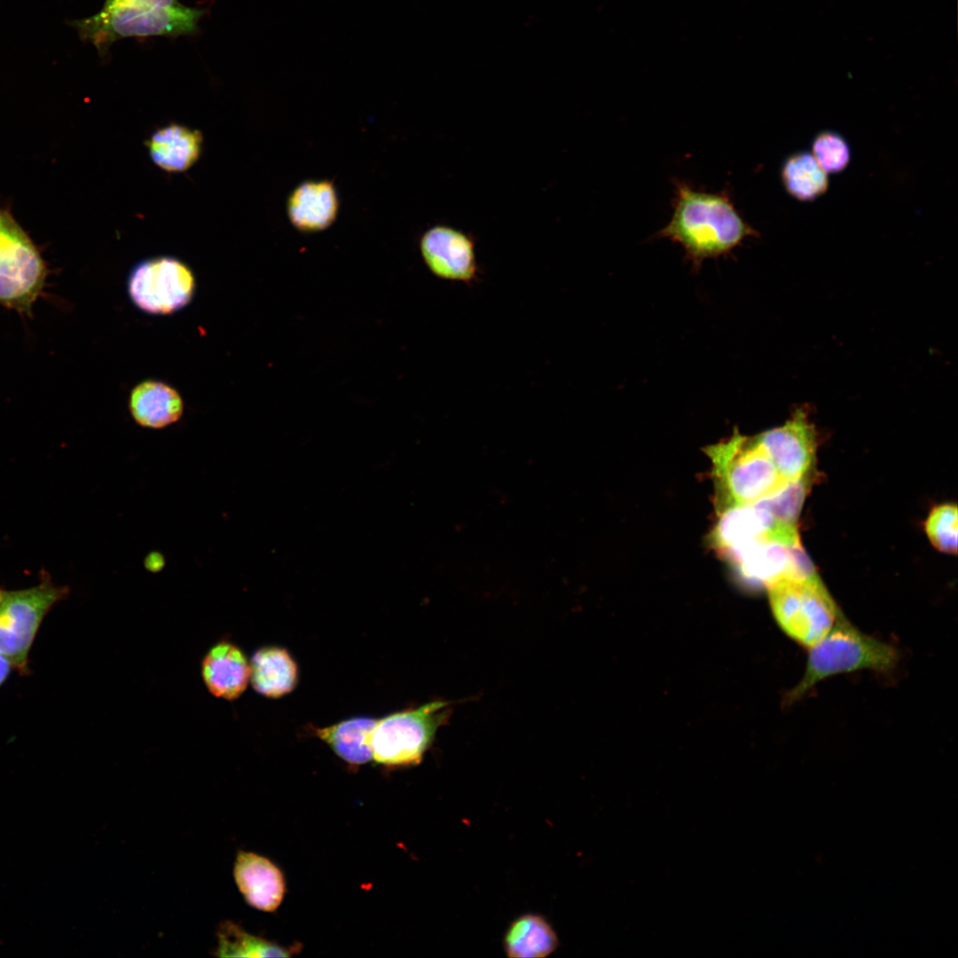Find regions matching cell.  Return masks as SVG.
<instances>
[{
  "instance_id": "18",
  "label": "cell",
  "mask_w": 958,
  "mask_h": 958,
  "mask_svg": "<svg viewBox=\"0 0 958 958\" xmlns=\"http://www.w3.org/2000/svg\"><path fill=\"white\" fill-rule=\"evenodd\" d=\"M249 667V681L263 696L282 697L297 685V664L284 648L267 646L259 648L251 657Z\"/></svg>"
},
{
  "instance_id": "25",
  "label": "cell",
  "mask_w": 958,
  "mask_h": 958,
  "mask_svg": "<svg viewBox=\"0 0 958 958\" xmlns=\"http://www.w3.org/2000/svg\"><path fill=\"white\" fill-rule=\"evenodd\" d=\"M807 480L789 482L782 489L757 502L770 512L777 520L796 525L806 491Z\"/></svg>"
},
{
  "instance_id": "12",
  "label": "cell",
  "mask_w": 958,
  "mask_h": 958,
  "mask_svg": "<svg viewBox=\"0 0 958 958\" xmlns=\"http://www.w3.org/2000/svg\"><path fill=\"white\" fill-rule=\"evenodd\" d=\"M711 538L720 554L766 538L800 544L796 525L777 520L757 503L722 509Z\"/></svg>"
},
{
  "instance_id": "17",
  "label": "cell",
  "mask_w": 958,
  "mask_h": 958,
  "mask_svg": "<svg viewBox=\"0 0 958 958\" xmlns=\"http://www.w3.org/2000/svg\"><path fill=\"white\" fill-rule=\"evenodd\" d=\"M129 408L138 425L162 428L180 419L184 403L179 393L171 386L160 381L147 380L131 391Z\"/></svg>"
},
{
  "instance_id": "16",
  "label": "cell",
  "mask_w": 958,
  "mask_h": 958,
  "mask_svg": "<svg viewBox=\"0 0 958 958\" xmlns=\"http://www.w3.org/2000/svg\"><path fill=\"white\" fill-rule=\"evenodd\" d=\"M208 690L216 697L235 700L246 690L250 667L244 653L230 641H221L206 654L201 664Z\"/></svg>"
},
{
  "instance_id": "27",
  "label": "cell",
  "mask_w": 958,
  "mask_h": 958,
  "mask_svg": "<svg viewBox=\"0 0 958 958\" xmlns=\"http://www.w3.org/2000/svg\"><path fill=\"white\" fill-rule=\"evenodd\" d=\"M106 1H121L134 4H142L158 7H177L182 5L178 0H106Z\"/></svg>"
},
{
  "instance_id": "20",
  "label": "cell",
  "mask_w": 958,
  "mask_h": 958,
  "mask_svg": "<svg viewBox=\"0 0 958 958\" xmlns=\"http://www.w3.org/2000/svg\"><path fill=\"white\" fill-rule=\"evenodd\" d=\"M373 718H352L325 727H313L318 738L342 759L362 765L373 759L372 734L377 723Z\"/></svg>"
},
{
  "instance_id": "6",
  "label": "cell",
  "mask_w": 958,
  "mask_h": 958,
  "mask_svg": "<svg viewBox=\"0 0 958 958\" xmlns=\"http://www.w3.org/2000/svg\"><path fill=\"white\" fill-rule=\"evenodd\" d=\"M767 591L781 631L808 648L831 630L842 614L818 574L805 580L783 578Z\"/></svg>"
},
{
  "instance_id": "23",
  "label": "cell",
  "mask_w": 958,
  "mask_h": 958,
  "mask_svg": "<svg viewBox=\"0 0 958 958\" xmlns=\"http://www.w3.org/2000/svg\"><path fill=\"white\" fill-rule=\"evenodd\" d=\"M219 957H288L289 950L246 932L231 921L222 922L216 931Z\"/></svg>"
},
{
  "instance_id": "11",
  "label": "cell",
  "mask_w": 958,
  "mask_h": 958,
  "mask_svg": "<svg viewBox=\"0 0 958 958\" xmlns=\"http://www.w3.org/2000/svg\"><path fill=\"white\" fill-rule=\"evenodd\" d=\"M419 248L427 268L435 277L467 286L480 280L482 271L471 234L436 224L421 235Z\"/></svg>"
},
{
  "instance_id": "15",
  "label": "cell",
  "mask_w": 958,
  "mask_h": 958,
  "mask_svg": "<svg viewBox=\"0 0 958 958\" xmlns=\"http://www.w3.org/2000/svg\"><path fill=\"white\" fill-rule=\"evenodd\" d=\"M339 199L330 180H308L299 184L287 200L291 224L302 232L326 230L335 221Z\"/></svg>"
},
{
  "instance_id": "8",
  "label": "cell",
  "mask_w": 958,
  "mask_h": 958,
  "mask_svg": "<svg viewBox=\"0 0 958 958\" xmlns=\"http://www.w3.org/2000/svg\"><path fill=\"white\" fill-rule=\"evenodd\" d=\"M449 704L432 701L378 719L371 738L373 759L388 766L418 765L449 718Z\"/></svg>"
},
{
  "instance_id": "21",
  "label": "cell",
  "mask_w": 958,
  "mask_h": 958,
  "mask_svg": "<svg viewBox=\"0 0 958 958\" xmlns=\"http://www.w3.org/2000/svg\"><path fill=\"white\" fill-rule=\"evenodd\" d=\"M558 938L549 923L540 915L525 914L509 925L504 948L511 958H542L554 952Z\"/></svg>"
},
{
  "instance_id": "14",
  "label": "cell",
  "mask_w": 958,
  "mask_h": 958,
  "mask_svg": "<svg viewBox=\"0 0 958 958\" xmlns=\"http://www.w3.org/2000/svg\"><path fill=\"white\" fill-rule=\"evenodd\" d=\"M235 883L247 903L273 912L281 904L286 884L281 870L267 858L240 851L233 868Z\"/></svg>"
},
{
  "instance_id": "1",
  "label": "cell",
  "mask_w": 958,
  "mask_h": 958,
  "mask_svg": "<svg viewBox=\"0 0 958 958\" xmlns=\"http://www.w3.org/2000/svg\"><path fill=\"white\" fill-rule=\"evenodd\" d=\"M672 215L657 236L679 244L695 268L709 258L729 255L758 232L735 208L728 193L695 189L674 180Z\"/></svg>"
},
{
  "instance_id": "19",
  "label": "cell",
  "mask_w": 958,
  "mask_h": 958,
  "mask_svg": "<svg viewBox=\"0 0 958 958\" xmlns=\"http://www.w3.org/2000/svg\"><path fill=\"white\" fill-rule=\"evenodd\" d=\"M201 144L198 130L174 123L157 130L147 142L153 161L169 172L188 169L198 160Z\"/></svg>"
},
{
  "instance_id": "9",
  "label": "cell",
  "mask_w": 958,
  "mask_h": 958,
  "mask_svg": "<svg viewBox=\"0 0 958 958\" xmlns=\"http://www.w3.org/2000/svg\"><path fill=\"white\" fill-rule=\"evenodd\" d=\"M191 269L171 256L146 259L137 264L128 280L129 295L141 310L155 315L175 312L187 305L194 293Z\"/></svg>"
},
{
  "instance_id": "28",
  "label": "cell",
  "mask_w": 958,
  "mask_h": 958,
  "mask_svg": "<svg viewBox=\"0 0 958 958\" xmlns=\"http://www.w3.org/2000/svg\"><path fill=\"white\" fill-rule=\"evenodd\" d=\"M12 665L10 661L0 653V687L8 679Z\"/></svg>"
},
{
  "instance_id": "4",
  "label": "cell",
  "mask_w": 958,
  "mask_h": 958,
  "mask_svg": "<svg viewBox=\"0 0 958 958\" xmlns=\"http://www.w3.org/2000/svg\"><path fill=\"white\" fill-rule=\"evenodd\" d=\"M721 495L722 509L750 505L782 489L789 482L754 439L739 433L709 448Z\"/></svg>"
},
{
  "instance_id": "2",
  "label": "cell",
  "mask_w": 958,
  "mask_h": 958,
  "mask_svg": "<svg viewBox=\"0 0 958 958\" xmlns=\"http://www.w3.org/2000/svg\"><path fill=\"white\" fill-rule=\"evenodd\" d=\"M205 9L158 7L121 1H105L98 13L78 20L74 27L85 42L104 56L115 41L125 37L178 36L193 34Z\"/></svg>"
},
{
  "instance_id": "26",
  "label": "cell",
  "mask_w": 958,
  "mask_h": 958,
  "mask_svg": "<svg viewBox=\"0 0 958 958\" xmlns=\"http://www.w3.org/2000/svg\"><path fill=\"white\" fill-rule=\"evenodd\" d=\"M957 526L956 506L945 504L931 510L925 522V530L932 545L939 551L955 554Z\"/></svg>"
},
{
  "instance_id": "10",
  "label": "cell",
  "mask_w": 958,
  "mask_h": 958,
  "mask_svg": "<svg viewBox=\"0 0 958 958\" xmlns=\"http://www.w3.org/2000/svg\"><path fill=\"white\" fill-rule=\"evenodd\" d=\"M740 580L753 588L769 587L783 578L801 580L806 554L801 545L762 539L721 554Z\"/></svg>"
},
{
  "instance_id": "13",
  "label": "cell",
  "mask_w": 958,
  "mask_h": 958,
  "mask_svg": "<svg viewBox=\"0 0 958 958\" xmlns=\"http://www.w3.org/2000/svg\"><path fill=\"white\" fill-rule=\"evenodd\" d=\"M755 439L789 483L807 475L814 461L816 432L802 408L796 410L782 426Z\"/></svg>"
},
{
  "instance_id": "22",
  "label": "cell",
  "mask_w": 958,
  "mask_h": 958,
  "mask_svg": "<svg viewBox=\"0 0 958 958\" xmlns=\"http://www.w3.org/2000/svg\"><path fill=\"white\" fill-rule=\"evenodd\" d=\"M781 180L786 192L800 201H812L828 190V173L812 153L796 152L789 155L781 167Z\"/></svg>"
},
{
  "instance_id": "3",
  "label": "cell",
  "mask_w": 958,
  "mask_h": 958,
  "mask_svg": "<svg viewBox=\"0 0 958 958\" xmlns=\"http://www.w3.org/2000/svg\"><path fill=\"white\" fill-rule=\"evenodd\" d=\"M898 661L893 646L860 632L841 614L831 630L809 648L804 675L789 693V703L834 675L860 670L887 673Z\"/></svg>"
},
{
  "instance_id": "7",
  "label": "cell",
  "mask_w": 958,
  "mask_h": 958,
  "mask_svg": "<svg viewBox=\"0 0 958 958\" xmlns=\"http://www.w3.org/2000/svg\"><path fill=\"white\" fill-rule=\"evenodd\" d=\"M67 594L68 589L55 585L48 574L29 588L0 586V653L20 674L29 672V652L43 620Z\"/></svg>"
},
{
  "instance_id": "24",
  "label": "cell",
  "mask_w": 958,
  "mask_h": 958,
  "mask_svg": "<svg viewBox=\"0 0 958 958\" xmlns=\"http://www.w3.org/2000/svg\"><path fill=\"white\" fill-rule=\"evenodd\" d=\"M812 154L827 173H839L851 161V148L844 136L834 130H822L812 143Z\"/></svg>"
},
{
  "instance_id": "5",
  "label": "cell",
  "mask_w": 958,
  "mask_h": 958,
  "mask_svg": "<svg viewBox=\"0 0 958 958\" xmlns=\"http://www.w3.org/2000/svg\"><path fill=\"white\" fill-rule=\"evenodd\" d=\"M48 275L36 245L11 212L0 206V306L31 317Z\"/></svg>"
}]
</instances>
